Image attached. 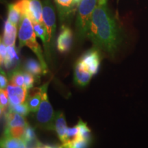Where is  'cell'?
<instances>
[{"label": "cell", "instance_id": "obj_1", "mask_svg": "<svg viewBox=\"0 0 148 148\" xmlns=\"http://www.w3.org/2000/svg\"><path fill=\"white\" fill-rule=\"evenodd\" d=\"M86 38L94 47L111 57L115 56L123 47L125 40L124 29L107 4L96 7Z\"/></svg>", "mask_w": 148, "mask_h": 148}, {"label": "cell", "instance_id": "obj_2", "mask_svg": "<svg viewBox=\"0 0 148 148\" xmlns=\"http://www.w3.org/2000/svg\"><path fill=\"white\" fill-rule=\"evenodd\" d=\"M36 36L32 20L26 15L23 16L19 23L18 32L19 47L21 48L24 46L29 47L36 55L38 61L42 65L43 74H46L47 73V66L44 58L42 49L37 42Z\"/></svg>", "mask_w": 148, "mask_h": 148}, {"label": "cell", "instance_id": "obj_3", "mask_svg": "<svg viewBox=\"0 0 148 148\" xmlns=\"http://www.w3.org/2000/svg\"><path fill=\"white\" fill-rule=\"evenodd\" d=\"M98 0H82L77 7L75 21L77 36L79 39L87 37L89 25Z\"/></svg>", "mask_w": 148, "mask_h": 148}, {"label": "cell", "instance_id": "obj_4", "mask_svg": "<svg viewBox=\"0 0 148 148\" xmlns=\"http://www.w3.org/2000/svg\"><path fill=\"white\" fill-rule=\"evenodd\" d=\"M42 23L45 27L47 35V49L45 52L48 60L51 58V51L54 47V38L56 29V18L53 6L50 0H43L42 1Z\"/></svg>", "mask_w": 148, "mask_h": 148}, {"label": "cell", "instance_id": "obj_5", "mask_svg": "<svg viewBox=\"0 0 148 148\" xmlns=\"http://www.w3.org/2000/svg\"><path fill=\"white\" fill-rule=\"evenodd\" d=\"M48 83L42 85V101L38 110L36 112V117L37 125L40 128L47 130H54V120L56 112H53V108L49 102L48 98L47 89Z\"/></svg>", "mask_w": 148, "mask_h": 148}, {"label": "cell", "instance_id": "obj_6", "mask_svg": "<svg viewBox=\"0 0 148 148\" xmlns=\"http://www.w3.org/2000/svg\"><path fill=\"white\" fill-rule=\"evenodd\" d=\"M77 61H79L91 75H95L97 73L100 66V51L93 47L85 52Z\"/></svg>", "mask_w": 148, "mask_h": 148}, {"label": "cell", "instance_id": "obj_7", "mask_svg": "<svg viewBox=\"0 0 148 148\" xmlns=\"http://www.w3.org/2000/svg\"><path fill=\"white\" fill-rule=\"evenodd\" d=\"M27 90H28L26 88L12 84H8L5 89L10 105H17L25 103L28 94Z\"/></svg>", "mask_w": 148, "mask_h": 148}, {"label": "cell", "instance_id": "obj_8", "mask_svg": "<svg viewBox=\"0 0 148 148\" xmlns=\"http://www.w3.org/2000/svg\"><path fill=\"white\" fill-rule=\"evenodd\" d=\"M73 32L65 25L61 27L60 32L57 38V49L60 53H66L71 49L73 42Z\"/></svg>", "mask_w": 148, "mask_h": 148}, {"label": "cell", "instance_id": "obj_9", "mask_svg": "<svg viewBox=\"0 0 148 148\" xmlns=\"http://www.w3.org/2000/svg\"><path fill=\"white\" fill-rule=\"evenodd\" d=\"M61 22L69 19L76 8L73 5V0H54Z\"/></svg>", "mask_w": 148, "mask_h": 148}, {"label": "cell", "instance_id": "obj_10", "mask_svg": "<svg viewBox=\"0 0 148 148\" xmlns=\"http://www.w3.org/2000/svg\"><path fill=\"white\" fill-rule=\"evenodd\" d=\"M92 75L79 61H77L74 69V82L75 84L79 86H86L90 82Z\"/></svg>", "mask_w": 148, "mask_h": 148}, {"label": "cell", "instance_id": "obj_11", "mask_svg": "<svg viewBox=\"0 0 148 148\" xmlns=\"http://www.w3.org/2000/svg\"><path fill=\"white\" fill-rule=\"evenodd\" d=\"M68 127L66 125L65 116L62 112L57 111L56 112L54 120V130L58 134L62 143H65L66 140V132Z\"/></svg>", "mask_w": 148, "mask_h": 148}, {"label": "cell", "instance_id": "obj_12", "mask_svg": "<svg viewBox=\"0 0 148 148\" xmlns=\"http://www.w3.org/2000/svg\"><path fill=\"white\" fill-rule=\"evenodd\" d=\"M16 32H17V26L7 19L5 22L4 27H3V38H1L3 43L7 47L15 46Z\"/></svg>", "mask_w": 148, "mask_h": 148}, {"label": "cell", "instance_id": "obj_13", "mask_svg": "<svg viewBox=\"0 0 148 148\" xmlns=\"http://www.w3.org/2000/svg\"><path fill=\"white\" fill-rule=\"evenodd\" d=\"M42 9L40 0H29V12L27 16L32 22L42 23Z\"/></svg>", "mask_w": 148, "mask_h": 148}, {"label": "cell", "instance_id": "obj_14", "mask_svg": "<svg viewBox=\"0 0 148 148\" xmlns=\"http://www.w3.org/2000/svg\"><path fill=\"white\" fill-rule=\"evenodd\" d=\"M42 86L39 88H35L32 89L30 93L27 94L26 103L30 112H36L39 108L40 102L42 101Z\"/></svg>", "mask_w": 148, "mask_h": 148}, {"label": "cell", "instance_id": "obj_15", "mask_svg": "<svg viewBox=\"0 0 148 148\" xmlns=\"http://www.w3.org/2000/svg\"><path fill=\"white\" fill-rule=\"evenodd\" d=\"M5 116H6L7 123L5 128H11V127H27L28 125L24 116L21 114L16 113V112L8 110L5 112Z\"/></svg>", "mask_w": 148, "mask_h": 148}, {"label": "cell", "instance_id": "obj_16", "mask_svg": "<svg viewBox=\"0 0 148 148\" xmlns=\"http://www.w3.org/2000/svg\"><path fill=\"white\" fill-rule=\"evenodd\" d=\"M24 68H25V71L32 73V75H34V77H38L40 75L43 73L41 64L40 63L39 61H37L33 58L27 59L25 63Z\"/></svg>", "mask_w": 148, "mask_h": 148}, {"label": "cell", "instance_id": "obj_17", "mask_svg": "<svg viewBox=\"0 0 148 148\" xmlns=\"http://www.w3.org/2000/svg\"><path fill=\"white\" fill-rule=\"evenodd\" d=\"M1 148H26L23 139L3 136L1 140Z\"/></svg>", "mask_w": 148, "mask_h": 148}, {"label": "cell", "instance_id": "obj_18", "mask_svg": "<svg viewBox=\"0 0 148 148\" xmlns=\"http://www.w3.org/2000/svg\"><path fill=\"white\" fill-rule=\"evenodd\" d=\"M33 26H34V32L36 36L40 38L42 40V43H43L44 49H45V52H46L47 49V35L46 32L45 27L44 26L43 23H39L37 22H32Z\"/></svg>", "mask_w": 148, "mask_h": 148}, {"label": "cell", "instance_id": "obj_19", "mask_svg": "<svg viewBox=\"0 0 148 148\" xmlns=\"http://www.w3.org/2000/svg\"><path fill=\"white\" fill-rule=\"evenodd\" d=\"M21 12L16 8L14 3L9 4L8 6V18L7 19L9 20L12 24L18 26V23L21 22Z\"/></svg>", "mask_w": 148, "mask_h": 148}, {"label": "cell", "instance_id": "obj_20", "mask_svg": "<svg viewBox=\"0 0 148 148\" xmlns=\"http://www.w3.org/2000/svg\"><path fill=\"white\" fill-rule=\"evenodd\" d=\"M79 127V134H78V139H82L87 140L90 142L91 140V132L89 127L87 126V124L82 120L79 119L78 123H77Z\"/></svg>", "mask_w": 148, "mask_h": 148}, {"label": "cell", "instance_id": "obj_21", "mask_svg": "<svg viewBox=\"0 0 148 148\" xmlns=\"http://www.w3.org/2000/svg\"><path fill=\"white\" fill-rule=\"evenodd\" d=\"M25 127H11V128H5L3 136H10V137L23 140L24 136H25Z\"/></svg>", "mask_w": 148, "mask_h": 148}, {"label": "cell", "instance_id": "obj_22", "mask_svg": "<svg viewBox=\"0 0 148 148\" xmlns=\"http://www.w3.org/2000/svg\"><path fill=\"white\" fill-rule=\"evenodd\" d=\"M10 78V84L16 85V86L25 87L23 70L18 69L15 70V71H14L12 73H11Z\"/></svg>", "mask_w": 148, "mask_h": 148}, {"label": "cell", "instance_id": "obj_23", "mask_svg": "<svg viewBox=\"0 0 148 148\" xmlns=\"http://www.w3.org/2000/svg\"><path fill=\"white\" fill-rule=\"evenodd\" d=\"M90 142L87 140L78 139L73 141H67L62 143V148H88Z\"/></svg>", "mask_w": 148, "mask_h": 148}, {"label": "cell", "instance_id": "obj_24", "mask_svg": "<svg viewBox=\"0 0 148 148\" xmlns=\"http://www.w3.org/2000/svg\"><path fill=\"white\" fill-rule=\"evenodd\" d=\"M9 110L12 112H16L24 116H27L29 114V112H30L29 109L28 108V106L26 103V102L21 103V104H17V105H10L9 106Z\"/></svg>", "mask_w": 148, "mask_h": 148}, {"label": "cell", "instance_id": "obj_25", "mask_svg": "<svg viewBox=\"0 0 148 148\" xmlns=\"http://www.w3.org/2000/svg\"><path fill=\"white\" fill-rule=\"evenodd\" d=\"M10 101L7 96L5 90H0V109H1V114L5 113L8 110Z\"/></svg>", "mask_w": 148, "mask_h": 148}, {"label": "cell", "instance_id": "obj_26", "mask_svg": "<svg viewBox=\"0 0 148 148\" xmlns=\"http://www.w3.org/2000/svg\"><path fill=\"white\" fill-rule=\"evenodd\" d=\"M13 3L21 12L22 16L27 15L29 12V0H17Z\"/></svg>", "mask_w": 148, "mask_h": 148}, {"label": "cell", "instance_id": "obj_27", "mask_svg": "<svg viewBox=\"0 0 148 148\" xmlns=\"http://www.w3.org/2000/svg\"><path fill=\"white\" fill-rule=\"evenodd\" d=\"M78 134H79V127L77 124L76 125H75L74 127H68L67 132H66V142L73 141V140H78Z\"/></svg>", "mask_w": 148, "mask_h": 148}, {"label": "cell", "instance_id": "obj_28", "mask_svg": "<svg viewBox=\"0 0 148 148\" xmlns=\"http://www.w3.org/2000/svg\"><path fill=\"white\" fill-rule=\"evenodd\" d=\"M23 76L25 87L27 90L31 89L34 84V75L25 70V71H23Z\"/></svg>", "mask_w": 148, "mask_h": 148}, {"label": "cell", "instance_id": "obj_29", "mask_svg": "<svg viewBox=\"0 0 148 148\" xmlns=\"http://www.w3.org/2000/svg\"><path fill=\"white\" fill-rule=\"evenodd\" d=\"M8 56V51H7V46L3 43V40L1 39L0 43V61H1V65H2Z\"/></svg>", "mask_w": 148, "mask_h": 148}, {"label": "cell", "instance_id": "obj_30", "mask_svg": "<svg viewBox=\"0 0 148 148\" xmlns=\"http://www.w3.org/2000/svg\"><path fill=\"white\" fill-rule=\"evenodd\" d=\"M35 137H36V135H35L34 128L31 127L29 125H28L25 127V136H24L23 140L26 139H30V138H33Z\"/></svg>", "mask_w": 148, "mask_h": 148}, {"label": "cell", "instance_id": "obj_31", "mask_svg": "<svg viewBox=\"0 0 148 148\" xmlns=\"http://www.w3.org/2000/svg\"><path fill=\"white\" fill-rule=\"evenodd\" d=\"M8 81L6 75H5L4 72L2 71V69H1V75H0V87H1V89L5 90L8 86Z\"/></svg>", "mask_w": 148, "mask_h": 148}, {"label": "cell", "instance_id": "obj_32", "mask_svg": "<svg viewBox=\"0 0 148 148\" xmlns=\"http://www.w3.org/2000/svg\"><path fill=\"white\" fill-rule=\"evenodd\" d=\"M39 148H62V147H54L50 145H41Z\"/></svg>", "mask_w": 148, "mask_h": 148}, {"label": "cell", "instance_id": "obj_33", "mask_svg": "<svg viewBox=\"0 0 148 148\" xmlns=\"http://www.w3.org/2000/svg\"><path fill=\"white\" fill-rule=\"evenodd\" d=\"M107 4V0H98V5Z\"/></svg>", "mask_w": 148, "mask_h": 148}]
</instances>
